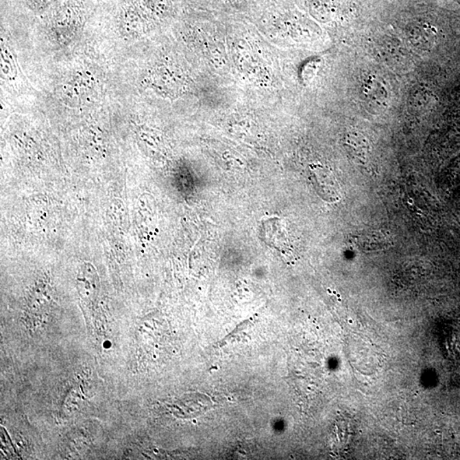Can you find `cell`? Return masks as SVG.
I'll return each mask as SVG.
<instances>
[{
	"mask_svg": "<svg viewBox=\"0 0 460 460\" xmlns=\"http://www.w3.org/2000/svg\"><path fill=\"white\" fill-rule=\"evenodd\" d=\"M314 184L318 194L326 202L339 201L340 189L335 175L328 170L318 168L314 169Z\"/></svg>",
	"mask_w": 460,
	"mask_h": 460,
	"instance_id": "cell-1",
	"label": "cell"
},
{
	"mask_svg": "<svg viewBox=\"0 0 460 460\" xmlns=\"http://www.w3.org/2000/svg\"><path fill=\"white\" fill-rule=\"evenodd\" d=\"M353 242L358 249L366 252L385 250L392 245L389 234L378 230L357 235L353 238Z\"/></svg>",
	"mask_w": 460,
	"mask_h": 460,
	"instance_id": "cell-2",
	"label": "cell"
},
{
	"mask_svg": "<svg viewBox=\"0 0 460 460\" xmlns=\"http://www.w3.org/2000/svg\"><path fill=\"white\" fill-rule=\"evenodd\" d=\"M346 147L353 159L360 163L367 160L370 152V145L367 139L359 132H352L346 136Z\"/></svg>",
	"mask_w": 460,
	"mask_h": 460,
	"instance_id": "cell-3",
	"label": "cell"
},
{
	"mask_svg": "<svg viewBox=\"0 0 460 460\" xmlns=\"http://www.w3.org/2000/svg\"><path fill=\"white\" fill-rule=\"evenodd\" d=\"M410 40L421 50H431L437 41V32L430 25L421 24L411 32Z\"/></svg>",
	"mask_w": 460,
	"mask_h": 460,
	"instance_id": "cell-4",
	"label": "cell"
},
{
	"mask_svg": "<svg viewBox=\"0 0 460 460\" xmlns=\"http://www.w3.org/2000/svg\"><path fill=\"white\" fill-rule=\"evenodd\" d=\"M381 86L379 85L377 80L373 78L368 80L367 83L364 93L367 95V97L370 98V100L375 104H382L383 101L385 100L386 91Z\"/></svg>",
	"mask_w": 460,
	"mask_h": 460,
	"instance_id": "cell-5",
	"label": "cell"
},
{
	"mask_svg": "<svg viewBox=\"0 0 460 460\" xmlns=\"http://www.w3.org/2000/svg\"><path fill=\"white\" fill-rule=\"evenodd\" d=\"M111 346V343L110 342H107L104 343V347H106L107 349Z\"/></svg>",
	"mask_w": 460,
	"mask_h": 460,
	"instance_id": "cell-6",
	"label": "cell"
}]
</instances>
